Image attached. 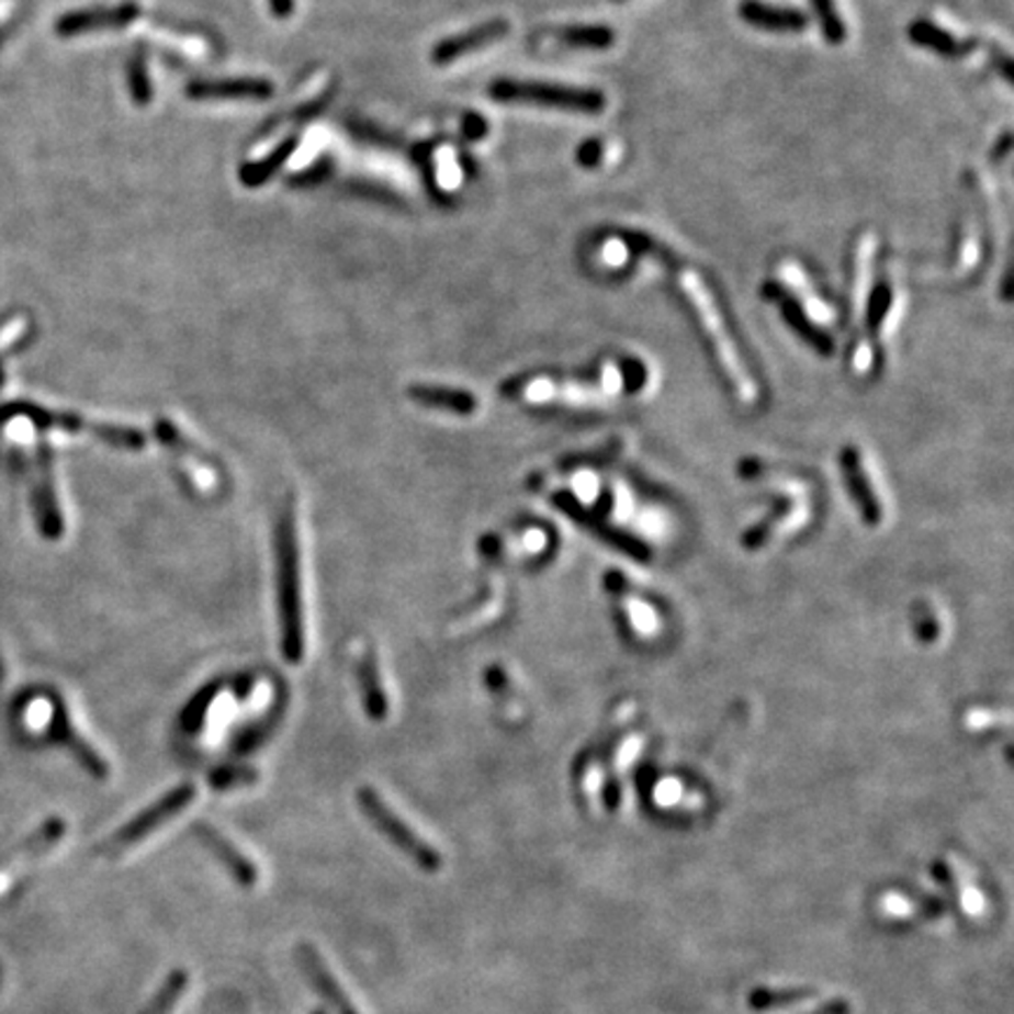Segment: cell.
I'll return each instance as SVG.
<instances>
[{"label": "cell", "instance_id": "cell-1", "mask_svg": "<svg viewBox=\"0 0 1014 1014\" xmlns=\"http://www.w3.org/2000/svg\"><path fill=\"white\" fill-rule=\"evenodd\" d=\"M278 556V608L282 653L286 663L298 665L306 653V620H303V587H301V550L296 533L294 505L286 503L278 521L275 536Z\"/></svg>", "mask_w": 1014, "mask_h": 1014}, {"label": "cell", "instance_id": "cell-2", "mask_svg": "<svg viewBox=\"0 0 1014 1014\" xmlns=\"http://www.w3.org/2000/svg\"><path fill=\"white\" fill-rule=\"evenodd\" d=\"M679 284H681L686 298L690 301L692 311L698 313L700 325L707 331L709 341H712V346L717 350V358H719L723 374H725V379L731 381V385L735 387L737 397L742 402H747V404L756 402L758 387H756L754 379L750 376L745 362H742L740 350H737L735 341L731 338L729 329H725V323H723V317L719 313L717 301L712 298V294H709L702 278L698 273H692V270L681 268L679 270Z\"/></svg>", "mask_w": 1014, "mask_h": 1014}, {"label": "cell", "instance_id": "cell-3", "mask_svg": "<svg viewBox=\"0 0 1014 1014\" xmlns=\"http://www.w3.org/2000/svg\"><path fill=\"white\" fill-rule=\"evenodd\" d=\"M492 97L496 101H512V104H538L550 109H566L576 113L597 115L606 109V97L599 90L571 88V84L533 82V80H496L492 84Z\"/></svg>", "mask_w": 1014, "mask_h": 1014}, {"label": "cell", "instance_id": "cell-4", "mask_svg": "<svg viewBox=\"0 0 1014 1014\" xmlns=\"http://www.w3.org/2000/svg\"><path fill=\"white\" fill-rule=\"evenodd\" d=\"M358 801H360L362 813L369 818V822L374 824L387 841L397 845L404 855L414 859L416 867H420L428 874L442 869V855H439L435 845H430L420 834H416L412 826L383 801V797L374 787H362L358 791Z\"/></svg>", "mask_w": 1014, "mask_h": 1014}, {"label": "cell", "instance_id": "cell-5", "mask_svg": "<svg viewBox=\"0 0 1014 1014\" xmlns=\"http://www.w3.org/2000/svg\"><path fill=\"white\" fill-rule=\"evenodd\" d=\"M0 416L12 418V416H22L29 418L31 422H36L41 430L49 428H59L66 432H90L104 442L113 447H123V449H142L146 444V437L137 428H123V426H109V422H90L76 414H64V412H47L43 407H36V404L29 402H12L5 409H0Z\"/></svg>", "mask_w": 1014, "mask_h": 1014}, {"label": "cell", "instance_id": "cell-6", "mask_svg": "<svg viewBox=\"0 0 1014 1014\" xmlns=\"http://www.w3.org/2000/svg\"><path fill=\"white\" fill-rule=\"evenodd\" d=\"M195 793H198L195 785L191 782L179 785L177 789L165 793V797L158 799L154 805L146 808L144 813H139L132 822H127L123 830L115 834L113 843L117 845V848H127V845H134L137 841L146 838L148 834H154L167 820L177 818L181 810L195 799Z\"/></svg>", "mask_w": 1014, "mask_h": 1014}, {"label": "cell", "instance_id": "cell-7", "mask_svg": "<svg viewBox=\"0 0 1014 1014\" xmlns=\"http://www.w3.org/2000/svg\"><path fill=\"white\" fill-rule=\"evenodd\" d=\"M193 834L200 838V843L222 861V865L228 869V874L238 881L243 888H254L259 881V869L254 867V861L235 848V843L224 836L210 822H195L193 824Z\"/></svg>", "mask_w": 1014, "mask_h": 1014}, {"label": "cell", "instance_id": "cell-8", "mask_svg": "<svg viewBox=\"0 0 1014 1014\" xmlns=\"http://www.w3.org/2000/svg\"><path fill=\"white\" fill-rule=\"evenodd\" d=\"M296 958H298V966H301L303 974H306L311 987L336 1010V1014H360V1010L354 1007L352 1001L348 999V993L343 991V987L336 982V977L325 966L323 956H319L311 944H301L296 949Z\"/></svg>", "mask_w": 1014, "mask_h": 1014}, {"label": "cell", "instance_id": "cell-9", "mask_svg": "<svg viewBox=\"0 0 1014 1014\" xmlns=\"http://www.w3.org/2000/svg\"><path fill=\"white\" fill-rule=\"evenodd\" d=\"M137 16H139V8L134 3H123L117 8L80 10V12L64 14L57 22L55 31L59 33V36L69 38V36H78V33L99 31V29H123L137 20Z\"/></svg>", "mask_w": 1014, "mask_h": 1014}, {"label": "cell", "instance_id": "cell-10", "mask_svg": "<svg viewBox=\"0 0 1014 1014\" xmlns=\"http://www.w3.org/2000/svg\"><path fill=\"white\" fill-rule=\"evenodd\" d=\"M36 517L45 538L55 540L64 533V519L59 512L57 484L53 472V453L43 444L38 453V486H36Z\"/></svg>", "mask_w": 1014, "mask_h": 1014}, {"label": "cell", "instance_id": "cell-11", "mask_svg": "<svg viewBox=\"0 0 1014 1014\" xmlns=\"http://www.w3.org/2000/svg\"><path fill=\"white\" fill-rule=\"evenodd\" d=\"M64 832H66V824L61 820H49L45 826H41V832L33 834L12 855H8L3 861H0V892H3L10 883H14V878L20 876V871L29 865L31 859H38L47 850H53L59 843V838L64 836Z\"/></svg>", "mask_w": 1014, "mask_h": 1014}, {"label": "cell", "instance_id": "cell-12", "mask_svg": "<svg viewBox=\"0 0 1014 1014\" xmlns=\"http://www.w3.org/2000/svg\"><path fill=\"white\" fill-rule=\"evenodd\" d=\"M507 33H510V24H507L505 20L484 22V24H480L475 29L461 33V36H453V38L437 43L435 49H432V61L439 64V66L451 64V61L461 59L467 53H475V49H482L486 45L503 41Z\"/></svg>", "mask_w": 1014, "mask_h": 1014}, {"label": "cell", "instance_id": "cell-13", "mask_svg": "<svg viewBox=\"0 0 1014 1014\" xmlns=\"http://www.w3.org/2000/svg\"><path fill=\"white\" fill-rule=\"evenodd\" d=\"M275 88L263 78H226V80H193L185 88L191 99H270Z\"/></svg>", "mask_w": 1014, "mask_h": 1014}, {"label": "cell", "instance_id": "cell-14", "mask_svg": "<svg viewBox=\"0 0 1014 1014\" xmlns=\"http://www.w3.org/2000/svg\"><path fill=\"white\" fill-rule=\"evenodd\" d=\"M764 294L773 301L780 303V308H782V315L787 319V325L797 331L803 341H808L810 346H813L818 352L822 354H830L834 350V343H832V338L826 336L818 325L810 323V317L805 315V311L801 308V303L789 296L787 290H782L780 284L777 282H766L764 286Z\"/></svg>", "mask_w": 1014, "mask_h": 1014}, {"label": "cell", "instance_id": "cell-15", "mask_svg": "<svg viewBox=\"0 0 1014 1014\" xmlns=\"http://www.w3.org/2000/svg\"><path fill=\"white\" fill-rule=\"evenodd\" d=\"M740 16L750 26L775 33H797L808 26V16L801 10L766 5L760 0H742Z\"/></svg>", "mask_w": 1014, "mask_h": 1014}, {"label": "cell", "instance_id": "cell-16", "mask_svg": "<svg viewBox=\"0 0 1014 1014\" xmlns=\"http://www.w3.org/2000/svg\"><path fill=\"white\" fill-rule=\"evenodd\" d=\"M843 477L848 480L853 498L857 500L861 515L869 523H878L883 519V507L881 500H878L876 488L867 475V467L861 465L859 453L855 449H845L843 451Z\"/></svg>", "mask_w": 1014, "mask_h": 1014}, {"label": "cell", "instance_id": "cell-17", "mask_svg": "<svg viewBox=\"0 0 1014 1014\" xmlns=\"http://www.w3.org/2000/svg\"><path fill=\"white\" fill-rule=\"evenodd\" d=\"M909 38L911 43H916L925 49H933V53L942 55V57H949V59H960V57H968L972 49H974V41H960L956 38L954 33H949L946 29L933 24V22H927V20H916L914 24L909 26Z\"/></svg>", "mask_w": 1014, "mask_h": 1014}, {"label": "cell", "instance_id": "cell-18", "mask_svg": "<svg viewBox=\"0 0 1014 1014\" xmlns=\"http://www.w3.org/2000/svg\"><path fill=\"white\" fill-rule=\"evenodd\" d=\"M53 733H55V737L59 742H64V745L78 756V760L84 766V770H88L94 777H99V780H104V777L109 775L106 760L97 754V750L90 745L88 740L78 735V731L74 729L69 717H66V712L61 707L57 709L55 717H53Z\"/></svg>", "mask_w": 1014, "mask_h": 1014}, {"label": "cell", "instance_id": "cell-19", "mask_svg": "<svg viewBox=\"0 0 1014 1014\" xmlns=\"http://www.w3.org/2000/svg\"><path fill=\"white\" fill-rule=\"evenodd\" d=\"M358 681L362 690V702L371 721H383L387 717V698L381 681V669L374 651H364L358 661Z\"/></svg>", "mask_w": 1014, "mask_h": 1014}, {"label": "cell", "instance_id": "cell-20", "mask_svg": "<svg viewBox=\"0 0 1014 1014\" xmlns=\"http://www.w3.org/2000/svg\"><path fill=\"white\" fill-rule=\"evenodd\" d=\"M409 397L422 404V407L444 409V412L459 414V416H470L477 409L475 395L465 393V391H455V387H447V385H412Z\"/></svg>", "mask_w": 1014, "mask_h": 1014}, {"label": "cell", "instance_id": "cell-21", "mask_svg": "<svg viewBox=\"0 0 1014 1014\" xmlns=\"http://www.w3.org/2000/svg\"><path fill=\"white\" fill-rule=\"evenodd\" d=\"M608 589L613 592V597L618 599V606L622 608L624 618H628V622L632 624V630L636 634H653L655 632L657 620H655L653 608L644 599L636 597L634 592L628 585H624L622 578L613 576L611 581H608Z\"/></svg>", "mask_w": 1014, "mask_h": 1014}, {"label": "cell", "instance_id": "cell-22", "mask_svg": "<svg viewBox=\"0 0 1014 1014\" xmlns=\"http://www.w3.org/2000/svg\"><path fill=\"white\" fill-rule=\"evenodd\" d=\"M754 1007H758L760 1012H766V1014H832V1012H843V1003H830V1001H824V999H805V995H801V999H797V995H791V999H777L775 993H768L764 995V999H754Z\"/></svg>", "mask_w": 1014, "mask_h": 1014}, {"label": "cell", "instance_id": "cell-23", "mask_svg": "<svg viewBox=\"0 0 1014 1014\" xmlns=\"http://www.w3.org/2000/svg\"><path fill=\"white\" fill-rule=\"evenodd\" d=\"M294 148H296V139H286L282 142L273 154H270L266 160H259V162H251V165H245L240 169V181L245 185H249V189H254V185H261L266 183L270 177H273L278 169L292 158L294 154Z\"/></svg>", "mask_w": 1014, "mask_h": 1014}, {"label": "cell", "instance_id": "cell-24", "mask_svg": "<svg viewBox=\"0 0 1014 1014\" xmlns=\"http://www.w3.org/2000/svg\"><path fill=\"white\" fill-rule=\"evenodd\" d=\"M185 987H189V974H185L183 970L169 972V977L165 979L162 987L154 995V1001H148V1005L139 1014H172V1010L181 1001Z\"/></svg>", "mask_w": 1014, "mask_h": 1014}, {"label": "cell", "instance_id": "cell-25", "mask_svg": "<svg viewBox=\"0 0 1014 1014\" xmlns=\"http://www.w3.org/2000/svg\"><path fill=\"white\" fill-rule=\"evenodd\" d=\"M560 36L566 45L585 49H608L616 43V33L608 26H568Z\"/></svg>", "mask_w": 1014, "mask_h": 1014}, {"label": "cell", "instance_id": "cell-26", "mask_svg": "<svg viewBox=\"0 0 1014 1014\" xmlns=\"http://www.w3.org/2000/svg\"><path fill=\"white\" fill-rule=\"evenodd\" d=\"M813 8L818 12V20L822 24L824 41L830 45H841L845 41V24L841 20V14L836 10L834 0H813Z\"/></svg>", "mask_w": 1014, "mask_h": 1014}, {"label": "cell", "instance_id": "cell-27", "mask_svg": "<svg viewBox=\"0 0 1014 1014\" xmlns=\"http://www.w3.org/2000/svg\"><path fill=\"white\" fill-rule=\"evenodd\" d=\"M874 249L876 243L871 235L861 238L859 249H857V275H855V306H861V298L867 294V282H869V270H871V259H874Z\"/></svg>", "mask_w": 1014, "mask_h": 1014}, {"label": "cell", "instance_id": "cell-28", "mask_svg": "<svg viewBox=\"0 0 1014 1014\" xmlns=\"http://www.w3.org/2000/svg\"><path fill=\"white\" fill-rule=\"evenodd\" d=\"M129 92H132V99L137 101L139 106L148 104L150 99H154V88H150V80H148V74H146V64L142 57L134 59L129 64Z\"/></svg>", "mask_w": 1014, "mask_h": 1014}, {"label": "cell", "instance_id": "cell-29", "mask_svg": "<svg viewBox=\"0 0 1014 1014\" xmlns=\"http://www.w3.org/2000/svg\"><path fill=\"white\" fill-rule=\"evenodd\" d=\"M881 914L886 919H894V921H900V919H909V916H914L916 914V904L911 902L909 898H904V894L900 892H888L886 898H881Z\"/></svg>", "mask_w": 1014, "mask_h": 1014}, {"label": "cell", "instance_id": "cell-30", "mask_svg": "<svg viewBox=\"0 0 1014 1014\" xmlns=\"http://www.w3.org/2000/svg\"><path fill=\"white\" fill-rule=\"evenodd\" d=\"M890 308V292H888V286H883V290H878L869 303V325L871 329H878L883 323V317Z\"/></svg>", "mask_w": 1014, "mask_h": 1014}, {"label": "cell", "instance_id": "cell-31", "mask_svg": "<svg viewBox=\"0 0 1014 1014\" xmlns=\"http://www.w3.org/2000/svg\"><path fill=\"white\" fill-rule=\"evenodd\" d=\"M254 780V773L249 770H218L214 777H212V782L216 789H230L233 785H243V782H249Z\"/></svg>", "mask_w": 1014, "mask_h": 1014}, {"label": "cell", "instance_id": "cell-32", "mask_svg": "<svg viewBox=\"0 0 1014 1014\" xmlns=\"http://www.w3.org/2000/svg\"><path fill=\"white\" fill-rule=\"evenodd\" d=\"M578 162H581V165H587V167H595V165L599 162V144H597V142L583 144V146H581V154H578Z\"/></svg>", "mask_w": 1014, "mask_h": 1014}, {"label": "cell", "instance_id": "cell-33", "mask_svg": "<svg viewBox=\"0 0 1014 1014\" xmlns=\"http://www.w3.org/2000/svg\"><path fill=\"white\" fill-rule=\"evenodd\" d=\"M486 132V123L482 121L480 115H470L467 121H465V134L470 139H480L482 134Z\"/></svg>", "mask_w": 1014, "mask_h": 1014}, {"label": "cell", "instance_id": "cell-34", "mask_svg": "<svg viewBox=\"0 0 1014 1014\" xmlns=\"http://www.w3.org/2000/svg\"><path fill=\"white\" fill-rule=\"evenodd\" d=\"M270 10H273L275 16L280 20H286L294 12V0H270Z\"/></svg>", "mask_w": 1014, "mask_h": 1014}, {"label": "cell", "instance_id": "cell-35", "mask_svg": "<svg viewBox=\"0 0 1014 1014\" xmlns=\"http://www.w3.org/2000/svg\"><path fill=\"white\" fill-rule=\"evenodd\" d=\"M313 1014H325V1012H323V1010H315V1012H313Z\"/></svg>", "mask_w": 1014, "mask_h": 1014}]
</instances>
